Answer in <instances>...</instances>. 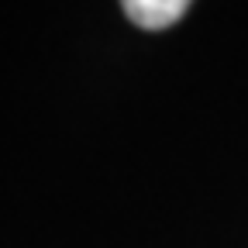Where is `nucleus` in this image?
<instances>
[{"instance_id":"f257e3e1","label":"nucleus","mask_w":248,"mask_h":248,"mask_svg":"<svg viewBox=\"0 0 248 248\" xmlns=\"http://www.w3.org/2000/svg\"><path fill=\"white\" fill-rule=\"evenodd\" d=\"M186 11H190L186 0H128V4H124L128 21L138 24V28H145V31L172 28Z\"/></svg>"}]
</instances>
